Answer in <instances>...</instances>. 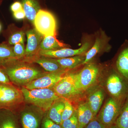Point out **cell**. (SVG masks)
Returning a JSON list of instances; mask_svg holds the SVG:
<instances>
[{
    "label": "cell",
    "mask_w": 128,
    "mask_h": 128,
    "mask_svg": "<svg viewBox=\"0 0 128 128\" xmlns=\"http://www.w3.org/2000/svg\"><path fill=\"white\" fill-rule=\"evenodd\" d=\"M12 60H0V70L7 75L12 82L16 85L25 86L46 73L28 64H13Z\"/></svg>",
    "instance_id": "obj_1"
},
{
    "label": "cell",
    "mask_w": 128,
    "mask_h": 128,
    "mask_svg": "<svg viewBox=\"0 0 128 128\" xmlns=\"http://www.w3.org/2000/svg\"><path fill=\"white\" fill-rule=\"evenodd\" d=\"M21 91L25 102L36 106L44 112L49 110L54 102L60 98L52 89L29 90L22 86Z\"/></svg>",
    "instance_id": "obj_2"
},
{
    "label": "cell",
    "mask_w": 128,
    "mask_h": 128,
    "mask_svg": "<svg viewBox=\"0 0 128 128\" xmlns=\"http://www.w3.org/2000/svg\"><path fill=\"white\" fill-rule=\"evenodd\" d=\"M76 73H66L61 80L52 89L60 98L70 101L80 98L84 94L79 89L76 76Z\"/></svg>",
    "instance_id": "obj_3"
},
{
    "label": "cell",
    "mask_w": 128,
    "mask_h": 128,
    "mask_svg": "<svg viewBox=\"0 0 128 128\" xmlns=\"http://www.w3.org/2000/svg\"><path fill=\"white\" fill-rule=\"evenodd\" d=\"M99 66L94 63H89L80 71L76 73V78L79 89L83 93L95 87L100 77Z\"/></svg>",
    "instance_id": "obj_4"
},
{
    "label": "cell",
    "mask_w": 128,
    "mask_h": 128,
    "mask_svg": "<svg viewBox=\"0 0 128 128\" xmlns=\"http://www.w3.org/2000/svg\"><path fill=\"white\" fill-rule=\"evenodd\" d=\"M124 101L119 100L110 97L96 116V119L106 128H109L114 125Z\"/></svg>",
    "instance_id": "obj_5"
},
{
    "label": "cell",
    "mask_w": 128,
    "mask_h": 128,
    "mask_svg": "<svg viewBox=\"0 0 128 128\" xmlns=\"http://www.w3.org/2000/svg\"><path fill=\"white\" fill-rule=\"evenodd\" d=\"M24 97L21 90L12 84L0 83V110L12 111L22 102Z\"/></svg>",
    "instance_id": "obj_6"
},
{
    "label": "cell",
    "mask_w": 128,
    "mask_h": 128,
    "mask_svg": "<svg viewBox=\"0 0 128 128\" xmlns=\"http://www.w3.org/2000/svg\"><path fill=\"white\" fill-rule=\"evenodd\" d=\"M106 87L111 96L124 101L128 96V81L116 70H114L107 79Z\"/></svg>",
    "instance_id": "obj_7"
},
{
    "label": "cell",
    "mask_w": 128,
    "mask_h": 128,
    "mask_svg": "<svg viewBox=\"0 0 128 128\" xmlns=\"http://www.w3.org/2000/svg\"><path fill=\"white\" fill-rule=\"evenodd\" d=\"M34 24L36 30L44 36H55L56 20L49 12L40 9L36 16Z\"/></svg>",
    "instance_id": "obj_8"
},
{
    "label": "cell",
    "mask_w": 128,
    "mask_h": 128,
    "mask_svg": "<svg viewBox=\"0 0 128 128\" xmlns=\"http://www.w3.org/2000/svg\"><path fill=\"white\" fill-rule=\"evenodd\" d=\"M66 71L62 70L48 72L25 85L24 87L29 90L34 89H52L63 79Z\"/></svg>",
    "instance_id": "obj_9"
},
{
    "label": "cell",
    "mask_w": 128,
    "mask_h": 128,
    "mask_svg": "<svg viewBox=\"0 0 128 128\" xmlns=\"http://www.w3.org/2000/svg\"><path fill=\"white\" fill-rule=\"evenodd\" d=\"M90 44L86 42L83 44L79 48L73 49L70 48H62L55 50H40L39 54L42 57L52 58H62L80 55L89 50Z\"/></svg>",
    "instance_id": "obj_10"
},
{
    "label": "cell",
    "mask_w": 128,
    "mask_h": 128,
    "mask_svg": "<svg viewBox=\"0 0 128 128\" xmlns=\"http://www.w3.org/2000/svg\"><path fill=\"white\" fill-rule=\"evenodd\" d=\"M88 94L86 102L96 118L100 109L105 97V92L101 86H95Z\"/></svg>",
    "instance_id": "obj_11"
},
{
    "label": "cell",
    "mask_w": 128,
    "mask_h": 128,
    "mask_svg": "<svg viewBox=\"0 0 128 128\" xmlns=\"http://www.w3.org/2000/svg\"><path fill=\"white\" fill-rule=\"evenodd\" d=\"M27 44L25 49V55L28 56L32 55L40 48L43 36L40 34L35 28L28 30L26 32Z\"/></svg>",
    "instance_id": "obj_12"
},
{
    "label": "cell",
    "mask_w": 128,
    "mask_h": 128,
    "mask_svg": "<svg viewBox=\"0 0 128 128\" xmlns=\"http://www.w3.org/2000/svg\"><path fill=\"white\" fill-rule=\"evenodd\" d=\"M115 64L116 71L128 81V42L120 51Z\"/></svg>",
    "instance_id": "obj_13"
},
{
    "label": "cell",
    "mask_w": 128,
    "mask_h": 128,
    "mask_svg": "<svg viewBox=\"0 0 128 128\" xmlns=\"http://www.w3.org/2000/svg\"><path fill=\"white\" fill-rule=\"evenodd\" d=\"M76 111L79 123L78 128H84L95 118L86 101L80 103Z\"/></svg>",
    "instance_id": "obj_14"
},
{
    "label": "cell",
    "mask_w": 128,
    "mask_h": 128,
    "mask_svg": "<svg viewBox=\"0 0 128 128\" xmlns=\"http://www.w3.org/2000/svg\"><path fill=\"white\" fill-rule=\"evenodd\" d=\"M64 100L60 98L54 102L48 110V118L58 124L62 123V115L64 108Z\"/></svg>",
    "instance_id": "obj_15"
},
{
    "label": "cell",
    "mask_w": 128,
    "mask_h": 128,
    "mask_svg": "<svg viewBox=\"0 0 128 128\" xmlns=\"http://www.w3.org/2000/svg\"><path fill=\"white\" fill-rule=\"evenodd\" d=\"M22 8L26 17L30 22L34 24V19L40 9L37 0H22Z\"/></svg>",
    "instance_id": "obj_16"
},
{
    "label": "cell",
    "mask_w": 128,
    "mask_h": 128,
    "mask_svg": "<svg viewBox=\"0 0 128 128\" xmlns=\"http://www.w3.org/2000/svg\"><path fill=\"white\" fill-rule=\"evenodd\" d=\"M85 59V56L78 55L55 59L62 70L66 71V70L74 68L82 64Z\"/></svg>",
    "instance_id": "obj_17"
},
{
    "label": "cell",
    "mask_w": 128,
    "mask_h": 128,
    "mask_svg": "<svg viewBox=\"0 0 128 128\" xmlns=\"http://www.w3.org/2000/svg\"><path fill=\"white\" fill-rule=\"evenodd\" d=\"M0 128H18L16 118L12 111L0 110Z\"/></svg>",
    "instance_id": "obj_18"
},
{
    "label": "cell",
    "mask_w": 128,
    "mask_h": 128,
    "mask_svg": "<svg viewBox=\"0 0 128 128\" xmlns=\"http://www.w3.org/2000/svg\"><path fill=\"white\" fill-rule=\"evenodd\" d=\"M35 62L48 72L64 70L55 59L42 57L35 60Z\"/></svg>",
    "instance_id": "obj_19"
},
{
    "label": "cell",
    "mask_w": 128,
    "mask_h": 128,
    "mask_svg": "<svg viewBox=\"0 0 128 128\" xmlns=\"http://www.w3.org/2000/svg\"><path fill=\"white\" fill-rule=\"evenodd\" d=\"M63 44L59 42L55 36H48L44 37L40 46L41 50H55L63 48Z\"/></svg>",
    "instance_id": "obj_20"
},
{
    "label": "cell",
    "mask_w": 128,
    "mask_h": 128,
    "mask_svg": "<svg viewBox=\"0 0 128 128\" xmlns=\"http://www.w3.org/2000/svg\"><path fill=\"white\" fill-rule=\"evenodd\" d=\"M114 125L116 128H128V96L124 102Z\"/></svg>",
    "instance_id": "obj_21"
},
{
    "label": "cell",
    "mask_w": 128,
    "mask_h": 128,
    "mask_svg": "<svg viewBox=\"0 0 128 128\" xmlns=\"http://www.w3.org/2000/svg\"><path fill=\"white\" fill-rule=\"evenodd\" d=\"M23 128H38L39 120L36 115L31 112H25L22 114Z\"/></svg>",
    "instance_id": "obj_22"
},
{
    "label": "cell",
    "mask_w": 128,
    "mask_h": 128,
    "mask_svg": "<svg viewBox=\"0 0 128 128\" xmlns=\"http://www.w3.org/2000/svg\"><path fill=\"white\" fill-rule=\"evenodd\" d=\"M103 42L102 38L100 37H96L94 45L86 53L85 60L82 63V65L89 63L95 56L100 52L102 48Z\"/></svg>",
    "instance_id": "obj_23"
},
{
    "label": "cell",
    "mask_w": 128,
    "mask_h": 128,
    "mask_svg": "<svg viewBox=\"0 0 128 128\" xmlns=\"http://www.w3.org/2000/svg\"><path fill=\"white\" fill-rule=\"evenodd\" d=\"M16 57L13 48L6 44H0V60L14 58Z\"/></svg>",
    "instance_id": "obj_24"
},
{
    "label": "cell",
    "mask_w": 128,
    "mask_h": 128,
    "mask_svg": "<svg viewBox=\"0 0 128 128\" xmlns=\"http://www.w3.org/2000/svg\"><path fill=\"white\" fill-rule=\"evenodd\" d=\"M60 125L62 128H79V123L76 110H75L71 117L62 122Z\"/></svg>",
    "instance_id": "obj_25"
},
{
    "label": "cell",
    "mask_w": 128,
    "mask_h": 128,
    "mask_svg": "<svg viewBox=\"0 0 128 128\" xmlns=\"http://www.w3.org/2000/svg\"><path fill=\"white\" fill-rule=\"evenodd\" d=\"M64 102L65 106L62 115V123L71 117L75 110L70 101L65 99Z\"/></svg>",
    "instance_id": "obj_26"
},
{
    "label": "cell",
    "mask_w": 128,
    "mask_h": 128,
    "mask_svg": "<svg viewBox=\"0 0 128 128\" xmlns=\"http://www.w3.org/2000/svg\"><path fill=\"white\" fill-rule=\"evenodd\" d=\"M25 41V34L23 32H16L12 34L9 39V43L11 45L17 44H24Z\"/></svg>",
    "instance_id": "obj_27"
},
{
    "label": "cell",
    "mask_w": 128,
    "mask_h": 128,
    "mask_svg": "<svg viewBox=\"0 0 128 128\" xmlns=\"http://www.w3.org/2000/svg\"><path fill=\"white\" fill-rule=\"evenodd\" d=\"M13 50L16 57H20L25 55V49L24 44H16L14 45Z\"/></svg>",
    "instance_id": "obj_28"
},
{
    "label": "cell",
    "mask_w": 128,
    "mask_h": 128,
    "mask_svg": "<svg viewBox=\"0 0 128 128\" xmlns=\"http://www.w3.org/2000/svg\"><path fill=\"white\" fill-rule=\"evenodd\" d=\"M43 128H62L60 124H57L52 120L46 118L43 123Z\"/></svg>",
    "instance_id": "obj_29"
},
{
    "label": "cell",
    "mask_w": 128,
    "mask_h": 128,
    "mask_svg": "<svg viewBox=\"0 0 128 128\" xmlns=\"http://www.w3.org/2000/svg\"><path fill=\"white\" fill-rule=\"evenodd\" d=\"M83 128H106L104 125L98 122L96 118L91 121Z\"/></svg>",
    "instance_id": "obj_30"
},
{
    "label": "cell",
    "mask_w": 128,
    "mask_h": 128,
    "mask_svg": "<svg viewBox=\"0 0 128 128\" xmlns=\"http://www.w3.org/2000/svg\"><path fill=\"white\" fill-rule=\"evenodd\" d=\"M7 75L0 70V83L5 84H12Z\"/></svg>",
    "instance_id": "obj_31"
},
{
    "label": "cell",
    "mask_w": 128,
    "mask_h": 128,
    "mask_svg": "<svg viewBox=\"0 0 128 128\" xmlns=\"http://www.w3.org/2000/svg\"><path fill=\"white\" fill-rule=\"evenodd\" d=\"M11 10L13 12H16L23 9L22 5L20 2H16L12 5L10 7Z\"/></svg>",
    "instance_id": "obj_32"
},
{
    "label": "cell",
    "mask_w": 128,
    "mask_h": 128,
    "mask_svg": "<svg viewBox=\"0 0 128 128\" xmlns=\"http://www.w3.org/2000/svg\"><path fill=\"white\" fill-rule=\"evenodd\" d=\"M13 15L14 17L17 20H22L26 17L25 12L23 9L18 11L13 12Z\"/></svg>",
    "instance_id": "obj_33"
},
{
    "label": "cell",
    "mask_w": 128,
    "mask_h": 128,
    "mask_svg": "<svg viewBox=\"0 0 128 128\" xmlns=\"http://www.w3.org/2000/svg\"><path fill=\"white\" fill-rule=\"evenodd\" d=\"M109 128H116L114 126V125H113V126H111Z\"/></svg>",
    "instance_id": "obj_34"
},
{
    "label": "cell",
    "mask_w": 128,
    "mask_h": 128,
    "mask_svg": "<svg viewBox=\"0 0 128 128\" xmlns=\"http://www.w3.org/2000/svg\"><path fill=\"white\" fill-rule=\"evenodd\" d=\"M1 30V26L0 24V32Z\"/></svg>",
    "instance_id": "obj_35"
}]
</instances>
